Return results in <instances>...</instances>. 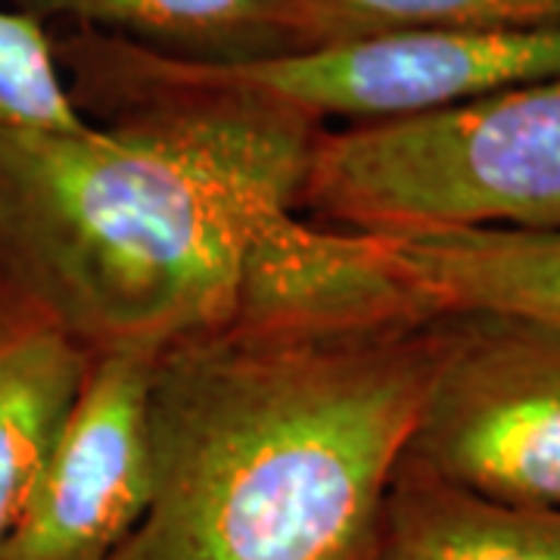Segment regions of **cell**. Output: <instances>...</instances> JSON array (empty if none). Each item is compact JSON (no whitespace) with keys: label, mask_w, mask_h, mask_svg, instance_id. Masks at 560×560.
Returning a JSON list of instances; mask_svg holds the SVG:
<instances>
[{"label":"cell","mask_w":560,"mask_h":560,"mask_svg":"<svg viewBox=\"0 0 560 560\" xmlns=\"http://www.w3.org/2000/svg\"><path fill=\"white\" fill-rule=\"evenodd\" d=\"M405 458L482 499L558 511V324L492 312L442 315Z\"/></svg>","instance_id":"obj_5"},{"label":"cell","mask_w":560,"mask_h":560,"mask_svg":"<svg viewBox=\"0 0 560 560\" xmlns=\"http://www.w3.org/2000/svg\"><path fill=\"white\" fill-rule=\"evenodd\" d=\"M79 113L106 116L147 94H237L330 119L386 121L477 101L533 81L560 79V25L504 32H396L246 62L165 57L135 40L81 28L57 40Z\"/></svg>","instance_id":"obj_4"},{"label":"cell","mask_w":560,"mask_h":560,"mask_svg":"<svg viewBox=\"0 0 560 560\" xmlns=\"http://www.w3.org/2000/svg\"><path fill=\"white\" fill-rule=\"evenodd\" d=\"M38 22L72 20L81 28L135 40L165 57L246 62L283 54L271 0H7Z\"/></svg>","instance_id":"obj_10"},{"label":"cell","mask_w":560,"mask_h":560,"mask_svg":"<svg viewBox=\"0 0 560 560\" xmlns=\"http://www.w3.org/2000/svg\"><path fill=\"white\" fill-rule=\"evenodd\" d=\"M162 346L88 359L79 396L0 560H113L150 499L147 389Z\"/></svg>","instance_id":"obj_6"},{"label":"cell","mask_w":560,"mask_h":560,"mask_svg":"<svg viewBox=\"0 0 560 560\" xmlns=\"http://www.w3.org/2000/svg\"><path fill=\"white\" fill-rule=\"evenodd\" d=\"M361 249L433 315H517L560 327V231H352Z\"/></svg>","instance_id":"obj_7"},{"label":"cell","mask_w":560,"mask_h":560,"mask_svg":"<svg viewBox=\"0 0 560 560\" xmlns=\"http://www.w3.org/2000/svg\"><path fill=\"white\" fill-rule=\"evenodd\" d=\"M381 560H560V508L482 499L401 458Z\"/></svg>","instance_id":"obj_9"},{"label":"cell","mask_w":560,"mask_h":560,"mask_svg":"<svg viewBox=\"0 0 560 560\" xmlns=\"http://www.w3.org/2000/svg\"><path fill=\"white\" fill-rule=\"evenodd\" d=\"M0 125L47 131L91 125L72 103L50 32L13 7H0Z\"/></svg>","instance_id":"obj_12"},{"label":"cell","mask_w":560,"mask_h":560,"mask_svg":"<svg viewBox=\"0 0 560 560\" xmlns=\"http://www.w3.org/2000/svg\"><path fill=\"white\" fill-rule=\"evenodd\" d=\"M440 324L352 231L280 219L237 308L153 361L150 499L113 560H381Z\"/></svg>","instance_id":"obj_1"},{"label":"cell","mask_w":560,"mask_h":560,"mask_svg":"<svg viewBox=\"0 0 560 560\" xmlns=\"http://www.w3.org/2000/svg\"><path fill=\"white\" fill-rule=\"evenodd\" d=\"M88 359L32 308L0 296V548L60 440Z\"/></svg>","instance_id":"obj_8"},{"label":"cell","mask_w":560,"mask_h":560,"mask_svg":"<svg viewBox=\"0 0 560 560\" xmlns=\"http://www.w3.org/2000/svg\"><path fill=\"white\" fill-rule=\"evenodd\" d=\"M283 50L396 32H504L560 25V0H271Z\"/></svg>","instance_id":"obj_11"},{"label":"cell","mask_w":560,"mask_h":560,"mask_svg":"<svg viewBox=\"0 0 560 560\" xmlns=\"http://www.w3.org/2000/svg\"><path fill=\"white\" fill-rule=\"evenodd\" d=\"M324 128L212 91L135 97L81 131L0 125V296L88 355L219 324L296 215Z\"/></svg>","instance_id":"obj_2"},{"label":"cell","mask_w":560,"mask_h":560,"mask_svg":"<svg viewBox=\"0 0 560 560\" xmlns=\"http://www.w3.org/2000/svg\"><path fill=\"white\" fill-rule=\"evenodd\" d=\"M296 215L340 231H560V79L324 128Z\"/></svg>","instance_id":"obj_3"}]
</instances>
